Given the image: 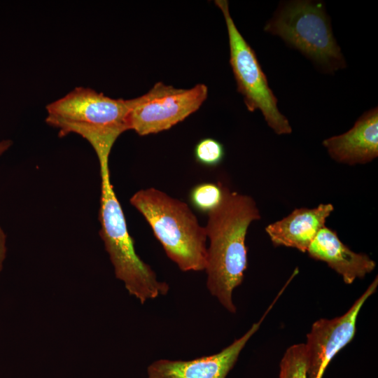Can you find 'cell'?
I'll list each match as a JSON object with an SVG mask.
<instances>
[{
  "label": "cell",
  "mask_w": 378,
  "mask_h": 378,
  "mask_svg": "<svg viewBox=\"0 0 378 378\" xmlns=\"http://www.w3.org/2000/svg\"><path fill=\"white\" fill-rule=\"evenodd\" d=\"M224 188L220 184L214 183L197 184L190 192V202L199 211L209 214L222 202Z\"/></svg>",
  "instance_id": "13"
},
{
  "label": "cell",
  "mask_w": 378,
  "mask_h": 378,
  "mask_svg": "<svg viewBox=\"0 0 378 378\" xmlns=\"http://www.w3.org/2000/svg\"><path fill=\"white\" fill-rule=\"evenodd\" d=\"M264 30L281 37L328 72L346 66L324 6L314 1L281 3Z\"/></svg>",
  "instance_id": "5"
},
{
  "label": "cell",
  "mask_w": 378,
  "mask_h": 378,
  "mask_svg": "<svg viewBox=\"0 0 378 378\" xmlns=\"http://www.w3.org/2000/svg\"><path fill=\"white\" fill-rule=\"evenodd\" d=\"M323 145L337 162L365 164L378 155V109L363 114L345 133L325 139Z\"/></svg>",
  "instance_id": "10"
},
{
  "label": "cell",
  "mask_w": 378,
  "mask_h": 378,
  "mask_svg": "<svg viewBox=\"0 0 378 378\" xmlns=\"http://www.w3.org/2000/svg\"><path fill=\"white\" fill-rule=\"evenodd\" d=\"M377 276L343 315L316 321L304 343L307 378H322L334 356L354 337L358 314L366 300L376 292Z\"/></svg>",
  "instance_id": "8"
},
{
  "label": "cell",
  "mask_w": 378,
  "mask_h": 378,
  "mask_svg": "<svg viewBox=\"0 0 378 378\" xmlns=\"http://www.w3.org/2000/svg\"><path fill=\"white\" fill-rule=\"evenodd\" d=\"M6 234L0 225V274L3 270L4 260L6 257Z\"/></svg>",
  "instance_id": "16"
},
{
  "label": "cell",
  "mask_w": 378,
  "mask_h": 378,
  "mask_svg": "<svg viewBox=\"0 0 378 378\" xmlns=\"http://www.w3.org/2000/svg\"><path fill=\"white\" fill-rule=\"evenodd\" d=\"M225 149L223 145L213 138L200 140L194 148V157L199 164L205 167H216L223 160Z\"/></svg>",
  "instance_id": "15"
},
{
  "label": "cell",
  "mask_w": 378,
  "mask_h": 378,
  "mask_svg": "<svg viewBox=\"0 0 378 378\" xmlns=\"http://www.w3.org/2000/svg\"><path fill=\"white\" fill-rule=\"evenodd\" d=\"M333 210L332 204L295 209L281 220L268 225L265 231L274 246L291 247L304 253Z\"/></svg>",
  "instance_id": "12"
},
{
  "label": "cell",
  "mask_w": 378,
  "mask_h": 378,
  "mask_svg": "<svg viewBox=\"0 0 378 378\" xmlns=\"http://www.w3.org/2000/svg\"><path fill=\"white\" fill-rule=\"evenodd\" d=\"M225 21L230 47V64L237 90L249 111L260 110L268 126L277 134L292 132L288 119L279 111L277 99L270 89L253 48L244 38L232 18L228 1L216 0Z\"/></svg>",
  "instance_id": "6"
},
{
  "label": "cell",
  "mask_w": 378,
  "mask_h": 378,
  "mask_svg": "<svg viewBox=\"0 0 378 378\" xmlns=\"http://www.w3.org/2000/svg\"><path fill=\"white\" fill-rule=\"evenodd\" d=\"M109 158L98 160L101 176L99 234L113 266L115 277L141 304L165 295L169 285L160 281L152 268L136 253L122 206L111 181Z\"/></svg>",
  "instance_id": "4"
},
{
  "label": "cell",
  "mask_w": 378,
  "mask_h": 378,
  "mask_svg": "<svg viewBox=\"0 0 378 378\" xmlns=\"http://www.w3.org/2000/svg\"><path fill=\"white\" fill-rule=\"evenodd\" d=\"M13 144V141L10 139L0 141V157L12 146Z\"/></svg>",
  "instance_id": "17"
},
{
  "label": "cell",
  "mask_w": 378,
  "mask_h": 378,
  "mask_svg": "<svg viewBox=\"0 0 378 378\" xmlns=\"http://www.w3.org/2000/svg\"><path fill=\"white\" fill-rule=\"evenodd\" d=\"M207 94L202 83L183 89L158 82L143 95L128 99V129L140 136L167 130L197 111Z\"/></svg>",
  "instance_id": "7"
},
{
  "label": "cell",
  "mask_w": 378,
  "mask_h": 378,
  "mask_svg": "<svg viewBox=\"0 0 378 378\" xmlns=\"http://www.w3.org/2000/svg\"><path fill=\"white\" fill-rule=\"evenodd\" d=\"M279 378H307L304 344H296L287 349L280 362Z\"/></svg>",
  "instance_id": "14"
},
{
  "label": "cell",
  "mask_w": 378,
  "mask_h": 378,
  "mask_svg": "<svg viewBox=\"0 0 378 378\" xmlns=\"http://www.w3.org/2000/svg\"><path fill=\"white\" fill-rule=\"evenodd\" d=\"M128 108V99L80 86L46 105V122L60 136L74 133L85 139L97 158L109 157L117 139L129 130Z\"/></svg>",
  "instance_id": "2"
},
{
  "label": "cell",
  "mask_w": 378,
  "mask_h": 378,
  "mask_svg": "<svg viewBox=\"0 0 378 378\" xmlns=\"http://www.w3.org/2000/svg\"><path fill=\"white\" fill-rule=\"evenodd\" d=\"M279 298L265 312L241 337L220 351L190 360L160 359L148 368V378H225L235 365L238 357L250 338L258 331L265 316Z\"/></svg>",
  "instance_id": "9"
},
{
  "label": "cell",
  "mask_w": 378,
  "mask_h": 378,
  "mask_svg": "<svg viewBox=\"0 0 378 378\" xmlns=\"http://www.w3.org/2000/svg\"><path fill=\"white\" fill-rule=\"evenodd\" d=\"M151 227L167 256L183 272L205 269V227L188 204L153 188L141 189L130 200Z\"/></svg>",
  "instance_id": "3"
},
{
  "label": "cell",
  "mask_w": 378,
  "mask_h": 378,
  "mask_svg": "<svg viewBox=\"0 0 378 378\" xmlns=\"http://www.w3.org/2000/svg\"><path fill=\"white\" fill-rule=\"evenodd\" d=\"M307 252L311 258L326 262L346 284L365 277L376 267L368 255L351 251L335 231L326 226L318 231Z\"/></svg>",
  "instance_id": "11"
},
{
  "label": "cell",
  "mask_w": 378,
  "mask_h": 378,
  "mask_svg": "<svg viewBox=\"0 0 378 378\" xmlns=\"http://www.w3.org/2000/svg\"><path fill=\"white\" fill-rule=\"evenodd\" d=\"M208 216L206 287L225 309L234 314L232 293L242 283L247 268V230L260 214L252 197L224 188L222 202Z\"/></svg>",
  "instance_id": "1"
}]
</instances>
